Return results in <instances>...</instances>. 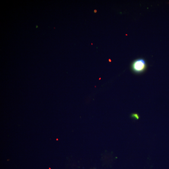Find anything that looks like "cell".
<instances>
[{
  "instance_id": "obj_2",
  "label": "cell",
  "mask_w": 169,
  "mask_h": 169,
  "mask_svg": "<svg viewBox=\"0 0 169 169\" xmlns=\"http://www.w3.org/2000/svg\"><path fill=\"white\" fill-rule=\"evenodd\" d=\"M131 117L133 119L136 120L139 119L140 118L138 114L136 113H133L131 115Z\"/></svg>"
},
{
  "instance_id": "obj_1",
  "label": "cell",
  "mask_w": 169,
  "mask_h": 169,
  "mask_svg": "<svg viewBox=\"0 0 169 169\" xmlns=\"http://www.w3.org/2000/svg\"><path fill=\"white\" fill-rule=\"evenodd\" d=\"M147 66L143 59H138L133 61L131 65V69L135 73L140 74L145 72Z\"/></svg>"
},
{
  "instance_id": "obj_3",
  "label": "cell",
  "mask_w": 169,
  "mask_h": 169,
  "mask_svg": "<svg viewBox=\"0 0 169 169\" xmlns=\"http://www.w3.org/2000/svg\"><path fill=\"white\" fill-rule=\"evenodd\" d=\"M94 12L95 13H96L97 12V10H95L94 11Z\"/></svg>"
}]
</instances>
